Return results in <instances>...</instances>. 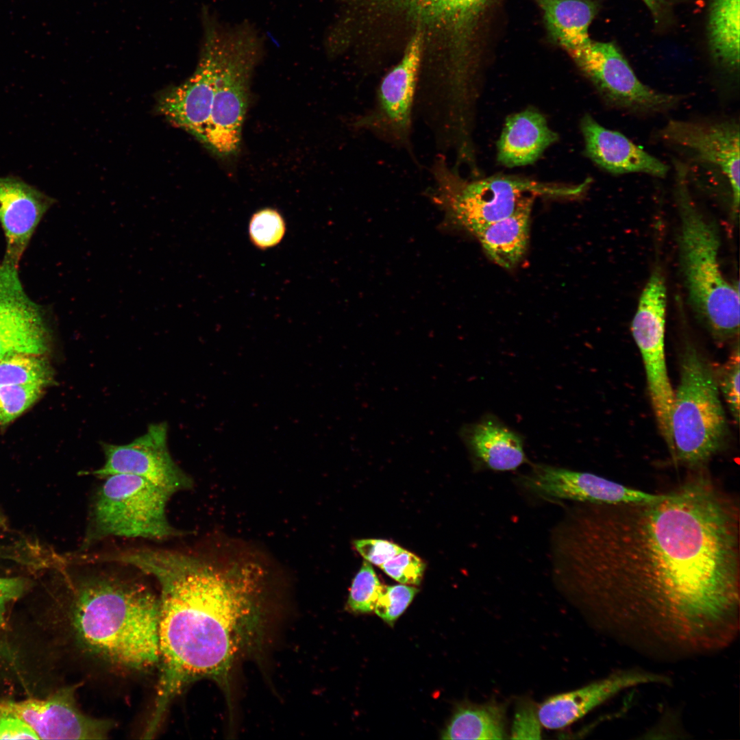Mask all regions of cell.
<instances>
[{
	"label": "cell",
	"instance_id": "1",
	"mask_svg": "<svg viewBox=\"0 0 740 740\" xmlns=\"http://www.w3.org/2000/svg\"><path fill=\"white\" fill-rule=\"evenodd\" d=\"M635 503H580L551 536L556 583L630 644L680 656L739 630V506L702 469Z\"/></svg>",
	"mask_w": 740,
	"mask_h": 740
},
{
	"label": "cell",
	"instance_id": "2",
	"mask_svg": "<svg viewBox=\"0 0 740 740\" xmlns=\"http://www.w3.org/2000/svg\"><path fill=\"white\" fill-rule=\"evenodd\" d=\"M114 561L151 576L160 589V676L149 724L160 727L171 700L204 678L224 688L236 662L257 648L264 621L268 569L252 556H204L140 548Z\"/></svg>",
	"mask_w": 740,
	"mask_h": 740
},
{
	"label": "cell",
	"instance_id": "3",
	"mask_svg": "<svg viewBox=\"0 0 740 740\" xmlns=\"http://www.w3.org/2000/svg\"><path fill=\"white\" fill-rule=\"evenodd\" d=\"M160 600L142 582L90 573L75 591L77 639L90 654L115 665L143 669L159 661Z\"/></svg>",
	"mask_w": 740,
	"mask_h": 740
},
{
	"label": "cell",
	"instance_id": "4",
	"mask_svg": "<svg viewBox=\"0 0 740 740\" xmlns=\"http://www.w3.org/2000/svg\"><path fill=\"white\" fill-rule=\"evenodd\" d=\"M675 198L680 218V264L690 306L713 339L739 337V285L722 275L716 226L697 208L688 188V166L674 160Z\"/></svg>",
	"mask_w": 740,
	"mask_h": 740
},
{
	"label": "cell",
	"instance_id": "5",
	"mask_svg": "<svg viewBox=\"0 0 740 740\" xmlns=\"http://www.w3.org/2000/svg\"><path fill=\"white\" fill-rule=\"evenodd\" d=\"M377 14L399 16L424 37L437 38V49L425 58L444 85L463 88L477 80L478 38L495 0H348Z\"/></svg>",
	"mask_w": 740,
	"mask_h": 740
},
{
	"label": "cell",
	"instance_id": "6",
	"mask_svg": "<svg viewBox=\"0 0 740 740\" xmlns=\"http://www.w3.org/2000/svg\"><path fill=\"white\" fill-rule=\"evenodd\" d=\"M430 172L433 181L430 197L443 211L445 221L472 235L511 214L528 195L576 197L589 184V180L567 184L505 175L467 180L442 153L434 158Z\"/></svg>",
	"mask_w": 740,
	"mask_h": 740
},
{
	"label": "cell",
	"instance_id": "7",
	"mask_svg": "<svg viewBox=\"0 0 740 740\" xmlns=\"http://www.w3.org/2000/svg\"><path fill=\"white\" fill-rule=\"evenodd\" d=\"M717 375L692 345L681 356L680 381L671 414L672 459L691 469H702L723 445L726 418Z\"/></svg>",
	"mask_w": 740,
	"mask_h": 740
},
{
	"label": "cell",
	"instance_id": "8",
	"mask_svg": "<svg viewBox=\"0 0 740 740\" xmlns=\"http://www.w3.org/2000/svg\"><path fill=\"white\" fill-rule=\"evenodd\" d=\"M104 478L91 509L86 545L110 536L162 540L182 534L166 517L170 492L134 475Z\"/></svg>",
	"mask_w": 740,
	"mask_h": 740
},
{
	"label": "cell",
	"instance_id": "9",
	"mask_svg": "<svg viewBox=\"0 0 740 740\" xmlns=\"http://www.w3.org/2000/svg\"><path fill=\"white\" fill-rule=\"evenodd\" d=\"M423 34L417 31L400 60L382 78L371 106L351 121L365 132L415 159L412 145L415 105L424 53Z\"/></svg>",
	"mask_w": 740,
	"mask_h": 740
},
{
	"label": "cell",
	"instance_id": "10",
	"mask_svg": "<svg viewBox=\"0 0 740 740\" xmlns=\"http://www.w3.org/2000/svg\"><path fill=\"white\" fill-rule=\"evenodd\" d=\"M666 306L665 280L661 267L657 265L640 296L632 321L631 332L643 360L658 428L671 456L674 452L671 414L674 392L665 360Z\"/></svg>",
	"mask_w": 740,
	"mask_h": 740
},
{
	"label": "cell",
	"instance_id": "11",
	"mask_svg": "<svg viewBox=\"0 0 740 740\" xmlns=\"http://www.w3.org/2000/svg\"><path fill=\"white\" fill-rule=\"evenodd\" d=\"M258 45L251 33L234 31L230 48L219 75L204 144L221 157L235 154L249 100L250 76L258 58Z\"/></svg>",
	"mask_w": 740,
	"mask_h": 740
},
{
	"label": "cell",
	"instance_id": "12",
	"mask_svg": "<svg viewBox=\"0 0 740 740\" xmlns=\"http://www.w3.org/2000/svg\"><path fill=\"white\" fill-rule=\"evenodd\" d=\"M567 53L610 104L639 113L668 110L680 95L657 91L643 84L622 53L610 42L594 41Z\"/></svg>",
	"mask_w": 740,
	"mask_h": 740
},
{
	"label": "cell",
	"instance_id": "13",
	"mask_svg": "<svg viewBox=\"0 0 740 740\" xmlns=\"http://www.w3.org/2000/svg\"><path fill=\"white\" fill-rule=\"evenodd\" d=\"M233 31L208 26L204 45L194 73L183 84L162 93L158 112L173 125L204 143L219 75L226 60Z\"/></svg>",
	"mask_w": 740,
	"mask_h": 740
},
{
	"label": "cell",
	"instance_id": "14",
	"mask_svg": "<svg viewBox=\"0 0 740 740\" xmlns=\"http://www.w3.org/2000/svg\"><path fill=\"white\" fill-rule=\"evenodd\" d=\"M105 461L91 474L99 478L124 473L141 477L172 495L190 489L191 478L173 459L167 445V425H149L140 436L125 445L102 443Z\"/></svg>",
	"mask_w": 740,
	"mask_h": 740
},
{
	"label": "cell",
	"instance_id": "15",
	"mask_svg": "<svg viewBox=\"0 0 740 740\" xmlns=\"http://www.w3.org/2000/svg\"><path fill=\"white\" fill-rule=\"evenodd\" d=\"M666 143L689 152L697 160L713 166L728 182L732 212L739 206V127L732 121L714 123L670 120L660 130Z\"/></svg>",
	"mask_w": 740,
	"mask_h": 740
},
{
	"label": "cell",
	"instance_id": "16",
	"mask_svg": "<svg viewBox=\"0 0 740 740\" xmlns=\"http://www.w3.org/2000/svg\"><path fill=\"white\" fill-rule=\"evenodd\" d=\"M76 687L64 688L46 699L0 702L3 713L27 723L40 739H104L113 728L108 719L84 714L75 699Z\"/></svg>",
	"mask_w": 740,
	"mask_h": 740
},
{
	"label": "cell",
	"instance_id": "17",
	"mask_svg": "<svg viewBox=\"0 0 740 740\" xmlns=\"http://www.w3.org/2000/svg\"><path fill=\"white\" fill-rule=\"evenodd\" d=\"M519 482L529 491L547 499L569 500L581 503L621 504L648 502L659 498L589 472L573 471L545 464H535Z\"/></svg>",
	"mask_w": 740,
	"mask_h": 740
},
{
	"label": "cell",
	"instance_id": "18",
	"mask_svg": "<svg viewBox=\"0 0 740 740\" xmlns=\"http://www.w3.org/2000/svg\"><path fill=\"white\" fill-rule=\"evenodd\" d=\"M48 349L49 333L40 308L25 293L18 270L9 269L0 282V358L42 356Z\"/></svg>",
	"mask_w": 740,
	"mask_h": 740
},
{
	"label": "cell",
	"instance_id": "19",
	"mask_svg": "<svg viewBox=\"0 0 740 740\" xmlns=\"http://www.w3.org/2000/svg\"><path fill=\"white\" fill-rule=\"evenodd\" d=\"M670 681L665 675L641 669L618 670L580 688L549 697L537 706L539 719L545 728L561 729L622 691L648 684H668Z\"/></svg>",
	"mask_w": 740,
	"mask_h": 740
},
{
	"label": "cell",
	"instance_id": "20",
	"mask_svg": "<svg viewBox=\"0 0 740 740\" xmlns=\"http://www.w3.org/2000/svg\"><path fill=\"white\" fill-rule=\"evenodd\" d=\"M54 202L18 177H0V223L6 241L2 263L18 269L36 227Z\"/></svg>",
	"mask_w": 740,
	"mask_h": 740
},
{
	"label": "cell",
	"instance_id": "21",
	"mask_svg": "<svg viewBox=\"0 0 740 740\" xmlns=\"http://www.w3.org/2000/svg\"><path fill=\"white\" fill-rule=\"evenodd\" d=\"M580 127L587 156L602 169L613 174L667 175L669 168L664 162L621 133L604 127L591 115L582 117Z\"/></svg>",
	"mask_w": 740,
	"mask_h": 740
},
{
	"label": "cell",
	"instance_id": "22",
	"mask_svg": "<svg viewBox=\"0 0 740 740\" xmlns=\"http://www.w3.org/2000/svg\"><path fill=\"white\" fill-rule=\"evenodd\" d=\"M458 435L478 467L509 471L527 462L521 435L493 415L465 423Z\"/></svg>",
	"mask_w": 740,
	"mask_h": 740
},
{
	"label": "cell",
	"instance_id": "23",
	"mask_svg": "<svg viewBox=\"0 0 740 740\" xmlns=\"http://www.w3.org/2000/svg\"><path fill=\"white\" fill-rule=\"evenodd\" d=\"M558 139L543 114L526 109L506 118L497 144V160L506 167L532 164Z\"/></svg>",
	"mask_w": 740,
	"mask_h": 740
},
{
	"label": "cell",
	"instance_id": "24",
	"mask_svg": "<svg viewBox=\"0 0 740 740\" xmlns=\"http://www.w3.org/2000/svg\"><path fill=\"white\" fill-rule=\"evenodd\" d=\"M535 197H526L511 214L473 234L486 256L498 266L510 269L523 258L529 243L530 216Z\"/></svg>",
	"mask_w": 740,
	"mask_h": 740
},
{
	"label": "cell",
	"instance_id": "25",
	"mask_svg": "<svg viewBox=\"0 0 740 740\" xmlns=\"http://www.w3.org/2000/svg\"><path fill=\"white\" fill-rule=\"evenodd\" d=\"M552 40L566 52L591 40L589 29L599 10L593 0H535Z\"/></svg>",
	"mask_w": 740,
	"mask_h": 740
},
{
	"label": "cell",
	"instance_id": "26",
	"mask_svg": "<svg viewBox=\"0 0 740 740\" xmlns=\"http://www.w3.org/2000/svg\"><path fill=\"white\" fill-rule=\"evenodd\" d=\"M505 708L497 702L460 704L442 732L441 739H504L507 735Z\"/></svg>",
	"mask_w": 740,
	"mask_h": 740
},
{
	"label": "cell",
	"instance_id": "27",
	"mask_svg": "<svg viewBox=\"0 0 740 740\" xmlns=\"http://www.w3.org/2000/svg\"><path fill=\"white\" fill-rule=\"evenodd\" d=\"M739 2L712 0L708 16V42L713 57L732 71L739 66Z\"/></svg>",
	"mask_w": 740,
	"mask_h": 740
},
{
	"label": "cell",
	"instance_id": "28",
	"mask_svg": "<svg viewBox=\"0 0 740 740\" xmlns=\"http://www.w3.org/2000/svg\"><path fill=\"white\" fill-rule=\"evenodd\" d=\"M52 381L51 368L41 356L20 354L0 358V385L47 386Z\"/></svg>",
	"mask_w": 740,
	"mask_h": 740
},
{
	"label": "cell",
	"instance_id": "29",
	"mask_svg": "<svg viewBox=\"0 0 740 740\" xmlns=\"http://www.w3.org/2000/svg\"><path fill=\"white\" fill-rule=\"evenodd\" d=\"M384 587L370 563L364 561L351 586L347 600L349 608L356 613L373 611Z\"/></svg>",
	"mask_w": 740,
	"mask_h": 740
},
{
	"label": "cell",
	"instance_id": "30",
	"mask_svg": "<svg viewBox=\"0 0 740 740\" xmlns=\"http://www.w3.org/2000/svg\"><path fill=\"white\" fill-rule=\"evenodd\" d=\"M45 386L38 384L0 385V424L13 421L40 396Z\"/></svg>",
	"mask_w": 740,
	"mask_h": 740
},
{
	"label": "cell",
	"instance_id": "31",
	"mask_svg": "<svg viewBox=\"0 0 740 740\" xmlns=\"http://www.w3.org/2000/svg\"><path fill=\"white\" fill-rule=\"evenodd\" d=\"M286 225L282 216L272 208L262 209L252 216L249 225L251 242L264 249L277 245L283 238Z\"/></svg>",
	"mask_w": 740,
	"mask_h": 740
},
{
	"label": "cell",
	"instance_id": "32",
	"mask_svg": "<svg viewBox=\"0 0 740 740\" xmlns=\"http://www.w3.org/2000/svg\"><path fill=\"white\" fill-rule=\"evenodd\" d=\"M739 359L738 339L727 361L716 374L719 392L737 423L739 420Z\"/></svg>",
	"mask_w": 740,
	"mask_h": 740
},
{
	"label": "cell",
	"instance_id": "33",
	"mask_svg": "<svg viewBox=\"0 0 740 740\" xmlns=\"http://www.w3.org/2000/svg\"><path fill=\"white\" fill-rule=\"evenodd\" d=\"M417 591L416 587L403 584L385 586L373 611L393 626L411 603Z\"/></svg>",
	"mask_w": 740,
	"mask_h": 740
},
{
	"label": "cell",
	"instance_id": "34",
	"mask_svg": "<svg viewBox=\"0 0 740 740\" xmlns=\"http://www.w3.org/2000/svg\"><path fill=\"white\" fill-rule=\"evenodd\" d=\"M425 567L420 558L403 550L380 567L401 584L417 585L422 580Z\"/></svg>",
	"mask_w": 740,
	"mask_h": 740
},
{
	"label": "cell",
	"instance_id": "35",
	"mask_svg": "<svg viewBox=\"0 0 740 740\" xmlns=\"http://www.w3.org/2000/svg\"><path fill=\"white\" fill-rule=\"evenodd\" d=\"M542 727L538 716L537 706L529 698L520 699L516 704L510 738L541 739Z\"/></svg>",
	"mask_w": 740,
	"mask_h": 740
},
{
	"label": "cell",
	"instance_id": "36",
	"mask_svg": "<svg viewBox=\"0 0 740 740\" xmlns=\"http://www.w3.org/2000/svg\"><path fill=\"white\" fill-rule=\"evenodd\" d=\"M357 552L370 564L380 567L404 549L382 539H359L354 542Z\"/></svg>",
	"mask_w": 740,
	"mask_h": 740
},
{
	"label": "cell",
	"instance_id": "37",
	"mask_svg": "<svg viewBox=\"0 0 740 740\" xmlns=\"http://www.w3.org/2000/svg\"><path fill=\"white\" fill-rule=\"evenodd\" d=\"M27 581L18 577H0V629L6 625L5 613L10 603L25 592Z\"/></svg>",
	"mask_w": 740,
	"mask_h": 740
},
{
	"label": "cell",
	"instance_id": "38",
	"mask_svg": "<svg viewBox=\"0 0 740 740\" xmlns=\"http://www.w3.org/2000/svg\"><path fill=\"white\" fill-rule=\"evenodd\" d=\"M2 713L0 718V739H40L33 728L24 720Z\"/></svg>",
	"mask_w": 740,
	"mask_h": 740
},
{
	"label": "cell",
	"instance_id": "39",
	"mask_svg": "<svg viewBox=\"0 0 740 740\" xmlns=\"http://www.w3.org/2000/svg\"><path fill=\"white\" fill-rule=\"evenodd\" d=\"M656 18H658L662 7V0H642Z\"/></svg>",
	"mask_w": 740,
	"mask_h": 740
},
{
	"label": "cell",
	"instance_id": "40",
	"mask_svg": "<svg viewBox=\"0 0 740 740\" xmlns=\"http://www.w3.org/2000/svg\"><path fill=\"white\" fill-rule=\"evenodd\" d=\"M2 524H3V519H2V517H1V516L0 515V526H1Z\"/></svg>",
	"mask_w": 740,
	"mask_h": 740
},
{
	"label": "cell",
	"instance_id": "41",
	"mask_svg": "<svg viewBox=\"0 0 740 740\" xmlns=\"http://www.w3.org/2000/svg\"><path fill=\"white\" fill-rule=\"evenodd\" d=\"M2 715H3V713H2V711H1V707H0V718L2 716Z\"/></svg>",
	"mask_w": 740,
	"mask_h": 740
}]
</instances>
